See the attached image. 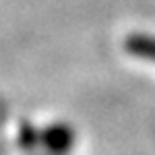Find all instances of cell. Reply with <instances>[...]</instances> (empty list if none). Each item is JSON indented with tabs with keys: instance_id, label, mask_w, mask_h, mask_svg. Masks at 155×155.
Instances as JSON below:
<instances>
[{
	"instance_id": "cell-1",
	"label": "cell",
	"mask_w": 155,
	"mask_h": 155,
	"mask_svg": "<svg viewBox=\"0 0 155 155\" xmlns=\"http://www.w3.org/2000/svg\"><path fill=\"white\" fill-rule=\"evenodd\" d=\"M124 48L128 50L130 56L155 62V37L147 35V33H132L124 41Z\"/></svg>"
},
{
	"instance_id": "cell-2",
	"label": "cell",
	"mask_w": 155,
	"mask_h": 155,
	"mask_svg": "<svg viewBox=\"0 0 155 155\" xmlns=\"http://www.w3.org/2000/svg\"><path fill=\"white\" fill-rule=\"evenodd\" d=\"M44 143L48 145L54 153H64L72 145V132H71V128L64 126V124L50 126L48 130L44 132Z\"/></svg>"
}]
</instances>
